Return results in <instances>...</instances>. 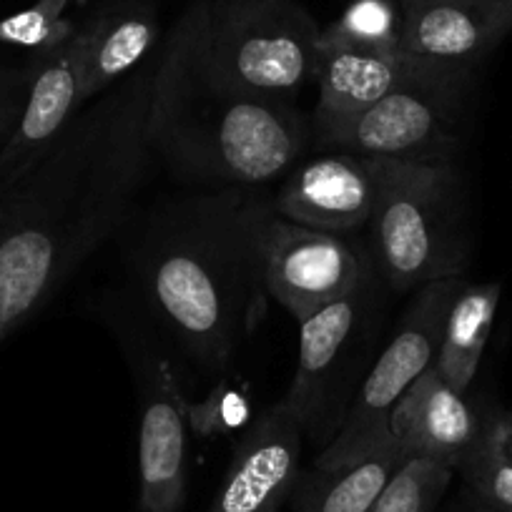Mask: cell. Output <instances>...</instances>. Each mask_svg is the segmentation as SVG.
Here are the masks:
<instances>
[{"mask_svg":"<svg viewBox=\"0 0 512 512\" xmlns=\"http://www.w3.org/2000/svg\"><path fill=\"white\" fill-rule=\"evenodd\" d=\"M186 495V407L179 382L161 367L144 397L139 427V512H181Z\"/></svg>","mask_w":512,"mask_h":512,"instance_id":"9a60e30c","label":"cell"},{"mask_svg":"<svg viewBox=\"0 0 512 512\" xmlns=\"http://www.w3.org/2000/svg\"><path fill=\"white\" fill-rule=\"evenodd\" d=\"M462 277L440 279L417 289L395 337L382 349L377 362L364 374L352 405L342 415L337 432L314 465H339L352 460L372 442L390 432V412L412 382L435 362L442 324Z\"/></svg>","mask_w":512,"mask_h":512,"instance_id":"52a82bcc","label":"cell"},{"mask_svg":"<svg viewBox=\"0 0 512 512\" xmlns=\"http://www.w3.org/2000/svg\"><path fill=\"white\" fill-rule=\"evenodd\" d=\"M159 53L91 98L31 169L0 191V339L36 317L123 224L154 146Z\"/></svg>","mask_w":512,"mask_h":512,"instance_id":"6da1fadb","label":"cell"},{"mask_svg":"<svg viewBox=\"0 0 512 512\" xmlns=\"http://www.w3.org/2000/svg\"><path fill=\"white\" fill-rule=\"evenodd\" d=\"M206 0L181 16L159 53L149 136L171 169L219 186L256 189L284 179L309 144V126L292 101L256 96L206 63Z\"/></svg>","mask_w":512,"mask_h":512,"instance_id":"3957f363","label":"cell"},{"mask_svg":"<svg viewBox=\"0 0 512 512\" xmlns=\"http://www.w3.org/2000/svg\"><path fill=\"white\" fill-rule=\"evenodd\" d=\"M319 33L297 0H206L201 46L231 86L292 101L314 81Z\"/></svg>","mask_w":512,"mask_h":512,"instance_id":"5b68a950","label":"cell"},{"mask_svg":"<svg viewBox=\"0 0 512 512\" xmlns=\"http://www.w3.org/2000/svg\"><path fill=\"white\" fill-rule=\"evenodd\" d=\"M377 274L372 249L354 234L274 219L267 249V289L297 324Z\"/></svg>","mask_w":512,"mask_h":512,"instance_id":"ba28073f","label":"cell"},{"mask_svg":"<svg viewBox=\"0 0 512 512\" xmlns=\"http://www.w3.org/2000/svg\"><path fill=\"white\" fill-rule=\"evenodd\" d=\"M304 435L282 402L269 407L236 445L209 512H279L302 475Z\"/></svg>","mask_w":512,"mask_h":512,"instance_id":"8fae6325","label":"cell"},{"mask_svg":"<svg viewBox=\"0 0 512 512\" xmlns=\"http://www.w3.org/2000/svg\"><path fill=\"white\" fill-rule=\"evenodd\" d=\"M377 279L379 274L299 324L297 372L282 405L297 417L307 435H314L329 422L332 395L337 384L344 382V374L357 359L359 344L367 337Z\"/></svg>","mask_w":512,"mask_h":512,"instance_id":"9c48e42d","label":"cell"},{"mask_svg":"<svg viewBox=\"0 0 512 512\" xmlns=\"http://www.w3.org/2000/svg\"><path fill=\"white\" fill-rule=\"evenodd\" d=\"M81 76V36L38 53L31 66V88L11 139L0 149V191L21 179L51 146L73 116L86 106Z\"/></svg>","mask_w":512,"mask_h":512,"instance_id":"7c38bea8","label":"cell"},{"mask_svg":"<svg viewBox=\"0 0 512 512\" xmlns=\"http://www.w3.org/2000/svg\"><path fill=\"white\" fill-rule=\"evenodd\" d=\"M31 88V68L26 71H0V149L11 139L13 128L26 106Z\"/></svg>","mask_w":512,"mask_h":512,"instance_id":"cb8c5ba5","label":"cell"},{"mask_svg":"<svg viewBox=\"0 0 512 512\" xmlns=\"http://www.w3.org/2000/svg\"><path fill=\"white\" fill-rule=\"evenodd\" d=\"M472 512H497V510H490V507H485V505H480V502H477L475 510H472Z\"/></svg>","mask_w":512,"mask_h":512,"instance_id":"d4e9b609","label":"cell"},{"mask_svg":"<svg viewBox=\"0 0 512 512\" xmlns=\"http://www.w3.org/2000/svg\"><path fill=\"white\" fill-rule=\"evenodd\" d=\"M71 0H36L31 8L0 21V43L31 48L43 53L76 33V26L63 18Z\"/></svg>","mask_w":512,"mask_h":512,"instance_id":"603a6c76","label":"cell"},{"mask_svg":"<svg viewBox=\"0 0 512 512\" xmlns=\"http://www.w3.org/2000/svg\"><path fill=\"white\" fill-rule=\"evenodd\" d=\"M482 420L465 395L427 367L390 412V432L405 447L407 457H422L460 470L477 445Z\"/></svg>","mask_w":512,"mask_h":512,"instance_id":"5bb4252c","label":"cell"},{"mask_svg":"<svg viewBox=\"0 0 512 512\" xmlns=\"http://www.w3.org/2000/svg\"><path fill=\"white\" fill-rule=\"evenodd\" d=\"M455 470L442 462L412 457L384 487L369 512H435Z\"/></svg>","mask_w":512,"mask_h":512,"instance_id":"7402d4cb","label":"cell"},{"mask_svg":"<svg viewBox=\"0 0 512 512\" xmlns=\"http://www.w3.org/2000/svg\"><path fill=\"white\" fill-rule=\"evenodd\" d=\"M460 472L480 505L512 512V415L495 417L482 427Z\"/></svg>","mask_w":512,"mask_h":512,"instance_id":"ffe728a7","label":"cell"},{"mask_svg":"<svg viewBox=\"0 0 512 512\" xmlns=\"http://www.w3.org/2000/svg\"><path fill=\"white\" fill-rule=\"evenodd\" d=\"M497 304H500V284L462 282L447 309L432 367L452 390L462 395H467L480 367L482 352H485L492 322H495Z\"/></svg>","mask_w":512,"mask_h":512,"instance_id":"d6986e66","label":"cell"},{"mask_svg":"<svg viewBox=\"0 0 512 512\" xmlns=\"http://www.w3.org/2000/svg\"><path fill=\"white\" fill-rule=\"evenodd\" d=\"M410 460L392 432L339 465H312L294 485V512H369L384 487Z\"/></svg>","mask_w":512,"mask_h":512,"instance_id":"ac0fdd59","label":"cell"},{"mask_svg":"<svg viewBox=\"0 0 512 512\" xmlns=\"http://www.w3.org/2000/svg\"><path fill=\"white\" fill-rule=\"evenodd\" d=\"M470 76L472 68L440 63L362 111L314 121V136L324 149L377 161H452Z\"/></svg>","mask_w":512,"mask_h":512,"instance_id":"8992f818","label":"cell"},{"mask_svg":"<svg viewBox=\"0 0 512 512\" xmlns=\"http://www.w3.org/2000/svg\"><path fill=\"white\" fill-rule=\"evenodd\" d=\"M274 201L221 186L166 201L146 221L136 269L149 302L186 352L224 369L267 312Z\"/></svg>","mask_w":512,"mask_h":512,"instance_id":"7a4b0ae2","label":"cell"},{"mask_svg":"<svg viewBox=\"0 0 512 512\" xmlns=\"http://www.w3.org/2000/svg\"><path fill=\"white\" fill-rule=\"evenodd\" d=\"M367 226L379 277L395 292L465 272L467 241L452 161H377V201Z\"/></svg>","mask_w":512,"mask_h":512,"instance_id":"277c9868","label":"cell"},{"mask_svg":"<svg viewBox=\"0 0 512 512\" xmlns=\"http://www.w3.org/2000/svg\"><path fill=\"white\" fill-rule=\"evenodd\" d=\"M435 66L440 63L407 56L402 51H372L319 41L314 73L319 101L314 121H329L362 111L387 93L422 78Z\"/></svg>","mask_w":512,"mask_h":512,"instance_id":"2e32d148","label":"cell"},{"mask_svg":"<svg viewBox=\"0 0 512 512\" xmlns=\"http://www.w3.org/2000/svg\"><path fill=\"white\" fill-rule=\"evenodd\" d=\"M86 101L139 71L159 46V13L149 0H118L78 28Z\"/></svg>","mask_w":512,"mask_h":512,"instance_id":"e0dca14e","label":"cell"},{"mask_svg":"<svg viewBox=\"0 0 512 512\" xmlns=\"http://www.w3.org/2000/svg\"><path fill=\"white\" fill-rule=\"evenodd\" d=\"M272 201L279 219L354 234L372 219L377 161L339 149L304 156L284 176Z\"/></svg>","mask_w":512,"mask_h":512,"instance_id":"30bf717a","label":"cell"},{"mask_svg":"<svg viewBox=\"0 0 512 512\" xmlns=\"http://www.w3.org/2000/svg\"><path fill=\"white\" fill-rule=\"evenodd\" d=\"M400 51L475 68L512 33V0H400Z\"/></svg>","mask_w":512,"mask_h":512,"instance_id":"4fadbf2b","label":"cell"},{"mask_svg":"<svg viewBox=\"0 0 512 512\" xmlns=\"http://www.w3.org/2000/svg\"><path fill=\"white\" fill-rule=\"evenodd\" d=\"M400 33V0H352L337 21L322 28L319 41L372 51H400Z\"/></svg>","mask_w":512,"mask_h":512,"instance_id":"44dd1931","label":"cell"}]
</instances>
